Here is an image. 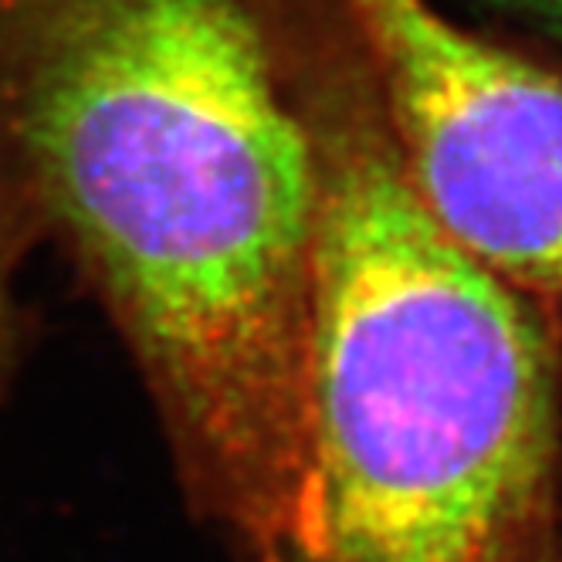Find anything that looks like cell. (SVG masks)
I'll return each mask as SVG.
<instances>
[{"label": "cell", "instance_id": "6da1fadb", "mask_svg": "<svg viewBox=\"0 0 562 562\" xmlns=\"http://www.w3.org/2000/svg\"><path fill=\"white\" fill-rule=\"evenodd\" d=\"M312 0H0V180L82 271L187 505L240 562L312 529Z\"/></svg>", "mask_w": 562, "mask_h": 562}, {"label": "cell", "instance_id": "7a4b0ae2", "mask_svg": "<svg viewBox=\"0 0 562 562\" xmlns=\"http://www.w3.org/2000/svg\"><path fill=\"white\" fill-rule=\"evenodd\" d=\"M318 164L312 529L295 562H539L562 448V312L414 193L342 0L302 52Z\"/></svg>", "mask_w": 562, "mask_h": 562}, {"label": "cell", "instance_id": "3957f363", "mask_svg": "<svg viewBox=\"0 0 562 562\" xmlns=\"http://www.w3.org/2000/svg\"><path fill=\"white\" fill-rule=\"evenodd\" d=\"M349 14L424 211L562 312V75L437 0H349Z\"/></svg>", "mask_w": 562, "mask_h": 562}, {"label": "cell", "instance_id": "277c9868", "mask_svg": "<svg viewBox=\"0 0 562 562\" xmlns=\"http://www.w3.org/2000/svg\"><path fill=\"white\" fill-rule=\"evenodd\" d=\"M34 248V237L11 200L4 180H0V404H4L11 373L18 367L21 352V329L24 315L18 305V271L27 251Z\"/></svg>", "mask_w": 562, "mask_h": 562}, {"label": "cell", "instance_id": "5b68a950", "mask_svg": "<svg viewBox=\"0 0 562 562\" xmlns=\"http://www.w3.org/2000/svg\"><path fill=\"white\" fill-rule=\"evenodd\" d=\"M495 11H505L552 37H562V0H481Z\"/></svg>", "mask_w": 562, "mask_h": 562}, {"label": "cell", "instance_id": "8992f818", "mask_svg": "<svg viewBox=\"0 0 562 562\" xmlns=\"http://www.w3.org/2000/svg\"><path fill=\"white\" fill-rule=\"evenodd\" d=\"M539 562H562V448H559V474H555V498L549 515V532Z\"/></svg>", "mask_w": 562, "mask_h": 562}]
</instances>
